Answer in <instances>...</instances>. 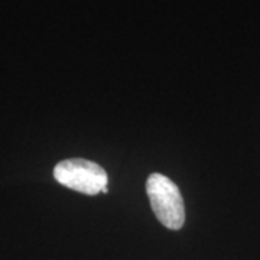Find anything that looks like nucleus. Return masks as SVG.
Masks as SVG:
<instances>
[{"mask_svg":"<svg viewBox=\"0 0 260 260\" xmlns=\"http://www.w3.org/2000/svg\"><path fill=\"white\" fill-rule=\"evenodd\" d=\"M54 177L70 189L95 195L107 188V174L99 164L87 159H65L54 169Z\"/></svg>","mask_w":260,"mask_h":260,"instance_id":"obj_2","label":"nucleus"},{"mask_svg":"<svg viewBox=\"0 0 260 260\" xmlns=\"http://www.w3.org/2000/svg\"><path fill=\"white\" fill-rule=\"evenodd\" d=\"M153 214L169 230H179L185 223V208L175 182L162 174H152L146 182Z\"/></svg>","mask_w":260,"mask_h":260,"instance_id":"obj_1","label":"nucleus"}]
</instances>
